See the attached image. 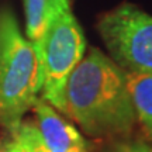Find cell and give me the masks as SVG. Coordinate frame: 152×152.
Masks as SVG:
<instances>
[{
    "label": "cell",
    "mask_w": 152,
    "mask_h": 152,
    "mask_svg": "<svg viewBox=\"0 0 152 152\" xmlns=\"http://www.w3.org/2000/svg\"><path fill=\"white\" fill-rule=\"evenodd\" d=\"M65 115L92 138L127 137L137 114L125 72L99 48H90L65 87Z\"/></svg>",
    "instance_id": "cell-1"
},
{
    "label": "cell",
    "mask_w": 152,
    "mask_h": 152,
    "mask_svg": "<svg viewBox=\"0 0 152 152\" xmlns=\"http://www.w3.org/2000/svg\"><path fill=\"white\" fill-rule=\"evenodd\" d=\"M42 89V69L33 42L10 9L0 10V124L16 128Z\"/></svg>",
    "instance_id": "cell-2"
},
{
    "label": "cell",
    "mask_w": 152,
    "mask_h": 152,
    "mask_svg": "<svg viewBox=\"0 0 152 152\" xmlns=\"http://www.w3.org/2000/svg\"><path fill=\"white\" fill-rule=\"evenodd\" d=\"M33 45L42 69L41 97L65 114L66 82L87 49L85 33L71 7L56 14Z\"/></svg>",
    "instance_id": "cell-3"
},
{
    "label": "cell",
    "mask_w": 152,
    "mask_h": 152,
    "mask_svg": "<svg viewBox=\"0 0 152 152\" xmlns=\"http://www.w3.org/2000/svg\"><path fill=\"white\" fill-rule=\"evenodd\" d=\"M97 31L123 71L152 73L151 14L132 3H121L99 18Z\"/></svg>",
    "instance_id": "cell-4"
},
{
    "label": "cell",
    "mask_w": 152,
    "mask_h": 152,
    "mask_svg": "<svg viewBox=\"0 0 152 152\" xmlns=\"http://www.w3.org/2000/svg\"><path fill=\"white\" fill-rule=\"evenodd\" d=\"M35 127L48 152H89L85 137L42 97L33 106Z\"/></svg>",
    "instance_id": "cell-5"
},
{
    "label": "cell",
    "mask_w": 152,
    "mask_h": 152,
    "mask_svg": "<svg viewBox=\"0 0 152 152\" xmlns=\"http://www.w3.org/2000/svg\"><path fill=\"white\" fill-rule=\"evenodd\" d=\"M26 16V34L33 44L41 38L56 14L69 9V0H23Z\"/></svg>",
    "instance_id": "cell-6"
},
{
    "label": "cell",
    "mask_w": 152,
    "mask_h": 152,
    "mask_svg": "<svg viewBox=\"0 0 152 152\" xmlns=\"http://www.w3.org/2000/svg\"><path fill=\"white\" fill-rule=\"evenodd\" d=\"M125 79L137 120L152 140V73L125 72Z\"/></svg>",
    "instance_id": "cell-7"
},
{
    "label": "cell",
    "mask_w": 152,
    "mask_h": 152,
    "mask_svg": "<svg viewBox=\"0 0 152 152\" xmlns=\"http://www.w3.org/2000/svg\"><path fill=\"white\" fill-rule=\"evenodd\" d=\"M4 145L6 152H48L44 147L35 124L24 120L10 131V138L4 142Z\"/></svg>",
    "instance_id": "cell-8"
},
{
    "label": "cell",
    "mask_w": 152,
    "mask_h": 152,
    "mask_svg": "<svg viewBox=\"0 0 152 152\" xmlns=\"http://www.w3.org/2000/svg\"><path fill=\"white\" fill-rule=\"evenodd\" d=\"M107 152H152V147L145 142H121Z\"/></svg>",
    "instance_id": "cell-9"
},
{
    "label": "cell",
    "mask_w": 152,
    "mask_h": 152,
    "mask_svg": "<svg viewBox=\"0 0 152 152\" xmlns=\"http://www.w3.org/2000/svg\"><path fill=\"white\" fill-rule=\"evenodd\" d=\"M0 152H6V145H4V141H1V138H0Z\"/></svg>",
    "instance_id": "cell-10"
}]
</instances>
